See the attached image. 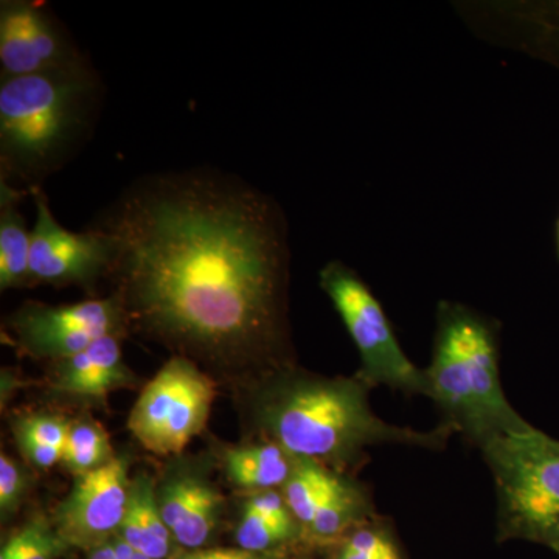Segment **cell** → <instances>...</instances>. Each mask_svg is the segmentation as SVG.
I'll return each mask as SVG.
<instances>
[{"mask_svg": "<svg viewBox=\"0 0 559 559\" xmlns=\"http://www.w3.org/2000/svg\"><path fill=\"white\" fill-rule=\"evenodd\" d=\"M131 559H151V558L145 557V555H140V554H138V551H134V554H132Z\"/></svg>", "mask_w": 559, "mask_h": 559, "instance_id": "cell-26", "label": "cell"}, {"mask_svg": "<svg viewBox=\"0 0 559 559\" xmlns=\"http://www.w3.org/2000/svg\"><path fill=\"white\" fill-rule=\"evenodd\" d=\"M127 312L119 297L69 305L28 301L9 318L17 344L36 358L61 360L109 334H123Z\"/></svg>", "mask_w": 559, "mask_h": 559, "instance_id": "cell-7", "label": "cell"}, {"mask_svg": "<svg viewBox=\"0 0 559 559\" xmlns=\"http://www.w3.org/2000/svg\"><path fill=\"white\" fill-rule=\"evenodd\" d=\"M105 100L91 60L0 80V182L31 193L90 142Z\"/></svg>", "mask_w": 559, "mask_h": 559, "instance_id": "cell-3", "label": "cell"}, {"mask_svg": "<svg viewBox=\"0 0 559 559\" xmlns=\"http://www.w3.org/2000/svg\"><path fill=\"white\" fill-rule=\"evenodd\" d=\"M134 380L124 364L120 334H109L70 358L55 360L51 388L62 395L97 400L130 388Z\"/></svg>", "mask_w": 559, "mask_h": 559, "instance_id": "cell-12", "label": "cell"}, {"mask_svg": "<svg viewBox=\"0 0 559 559\" xmlns=\"http://www.w3.org/2000/svg\"><path fill=\"white\" fill-rule=\"evenodd\" d=\"M320 286L334 308L362 359L360 378L407 393L429 395L428 377L418 370L401 348L388 316L366 283L341 261L320 271Z\"/></svg>", "mask_w": 559, "mask_h": 559, "instance_id": "cell-6", "label": "cell"}, {"mask_svg": "<svg viewBox=\"0 0 559 559\" xmlns=\"http://www.w3.org/2000/svg\"><path fill=\"white\" fill-rule=\"evenodd\" d=\"M90 60L43 2L0 3V80L38 75Z\"/></svg>", "mask_w": 559, "mask_h": 559, "instance_id": "cell-9", "label": "cell"}, {"mask_svg": "<svg viewBox=\"0 0 559 559\" xmlns=\"http://www.w3.org/2000/svg\"><path fill=\"white\" fill-rule=\"evenodd\" d=\"M479 447L498 488L503 535L557 550L559 441L525 423L489 437Z\"/></svg>", "mask_w": 559, "mask_h": 559, "instance_id": "cell-4", "label": "cell"}, {"mask_svg": "<svg viewBox=\"0 0 559 559\" xmlns=\"http://www.w3.org/2000/svg\"><path fill=\"white\" fill-rule=\"evenodd\" d=\"M25 489H27V477L24 469L9 455L2 454L0 457V510L3 518L17 510Z\"/></svg>", "mask_w": 559, "mask_h": 559, "instance_id": "cell-23", "label": "cell"}, {"mask_svg": "<svg viewBox=\"0 0 559 559\" xmlns=\"http://www.w3.org/2000/svg\"><path fill=\"white\" fill-rule=\"evenodd\" d=\"M180 559H261L260 554L238 549H200L193 550Z\"/></svg>", "mask_w": 559, "mask_h": 559, "instance_id": "cell-24", "label": "cell"}, {"mask_svg": "<svg viewBox=\"0 0 559 559\" xmlns=\"http://www.w3.org/2000/svg\"><path fill=\"white\" fill-rule=\"evenodd\" d=\"M36 205L32 227L31 280L51 286H84L109 277L116 260V242L106 231L87 227L72 231L61 226L44 189L31 191Z\"/></svg>", "mask_w": 559, "mask_h": 559, "instance_id": "cell-8", "label": "cell"}, {"mask_svg": "<svg viewBox=\"0 0 559 559\" xmlns=\"http://www.w3.org/2000/svg\"><path fill=\"white\" fill-rule=\"evenodd\" d=\"M130 488L128 463L121 457L75 477L53 514V527L66 546L91 551L109 543L127 513Z\"/></svg>", "mask_w": 559, "mask_h": 559, "instance_id": "cell-10", "label": "cell"}, {"mask_svg": "<svg viewBox=\"0 0 559 559\" xmlns=\"http://www.w3.org/2000/svg\"><path fill=\"white\" fill-rule=\"evenodd\" d=\"M27 191L0 182V289L31 286L32 229L22 213Z\"/></svg>", "mask_w": 559, "mask_h": 559, "instance_id": "cell-14", "label": "cell"}, {"mask_svg": "<svg viewBox=\"0 0 559 559\" xmlns=\"http://www.w3.org/2000/svg\"><path fill=\"white\" fill-rule=\"evenodd\" d=\"M297 460L271 441L227 452L226 473L231 484L248 491L282 489L296 469Z\"/></svg>", "mask_w": 559, "mask_h": 559, "instance_id": "cell-15", "label": "cell"}, {"mask_svg": "<svg viewBox=\"0 0 559 559\" xmlns=\"http://www.w3.org/2000/svg\"><path fill=\"white\" fill-rule=\"evenodd\" d=\"M70 421L55 414H31L14 421L13 432L17 440H32L44 447L64 451Z\"/></svg>", "mask_w": 559, "mask_h": 559, "instance_id": "cell-21", "label": "cell"}, {"mask_svg": "<svg viewBox=\"0 0 559 559\" xmlns=\"http://www.w3.org/2000/svg\"><path fill=\"white\" fill-rule=\"evenodd\" d=\"M366 510L362 495L342 479L325 502L320 506L308 533L312 538L329 540L341 536L345 530L353 527L360 514Z\"/></svg>", "mask_w": 559, "mask_h": 559, "instance_id": "cell-18", "label": "cell"}, {"mask_svg": "<svg viewBox=\"0 0 559 559\" xmlns=\"http://www.w3.org/2000/svg\"><path fill=\"white\" fill-rule=\"evenodd\" d=\"M555 551H557V554L559 555V547H558V549H557V550H555Z\"/></svg>", "mask_w": 559, "mask_h": 559, "instance_id": "cell-27", "label": "cell"}, {"mask_svg": "<svg viewBox=\"0 0 559 559\" xmlns=\"http://www.w3.org/2000/svg\"><path fill=\"white\" fill-rule=\"evenodd\" d=\"M112 447L106 430L92 418L70 421L68 441L61 463L75 477L108 465L114 460Z\"/></svg>", "mask_w": 559, "mask_h": 559, "instance_id": "cell-17", "label": "cell"}, {"mask_svg": "<svg viewBox=\"0 0 559 559\" xmlns=\"http://www.w3.org/2000/svg\"><path fill=\"white\" fill-rule=\"evenodd\" d=\"M162 520L173 539L189 550H200L215 532L223 498L207 481L194 476H176L157 489Z\"/></svg>", "mask_w": 559, "mask_h": 559, "instance_id": "cell-11", "label": "cell"}, {"mask_svg": "<svg viewBox=\"0 0 559 559\" xmlns=\"http://www.w3.org/2000/svg\"><path fill=\"white\" fill-rule=\"evenodd\" d=\"M337 559H401V557L388 533L366 527L349 535Z\"/></svg>", "mask_w": 559, "mask_h": 559, "instance_id": "cell-22", "label": "cell"}, {"mask_svg": "<svg viewBox=\"0 0 559 559\" xmlns=\"http://www.w3.org/2000/svg\"><path fill=\"white\" fill-rule=\"evenodd\" d=\"M297 533H299V528L282 527V525L266 520L263 514L245 507L240 524L237 527V543L242 550L263 554V551L274 549L280 544L293 539Z\"/></svg>", "mask_w": 559, "mask_h": 559, "instance_id": "cell-20", "label": "cell"}, {"mask_svg": "<svg viewBox=\"0 0 559 559\" xmlns=\"http://www.w3.org/2000/svg\"><path fill=\"white\" fill-rule=\"evenodd\" d=\"M87 559H117L116 546H114V538L109 543L103 544L97 549L90 551Z\"/></svg>", "mask_w": 559, "mask_h": 559, "instance_id": "cell-25", "label": "cell"}, {"mask_svg": "<svg viewBox=\"0 0 559 559\" xmlns=\"http://www.w3.org/2000/svg\"><path fill=\"white\" fill-rule=\"evenodd\" d=\"M91 227L116 242L109 278L143 333L224 367L278 347L288 241L270 194L213 168L151 173Z\"/></svg>", "mask_w": 559, "mask_h": 559, "instance_id": "cell-1", "label": "cell"}, {"mask_svg": "<svg viewBox=\"0 0 559 559\" xmlns=\"http://www.w3.org/2000/svg\"><path fill=\"white\" fill-rule=\"evenodd\" d=\"M215 382L186 356L165 364L142 390L128 428L153 454H180L207 425Z\"/></svg>", "mask_w": 559, "mask_h": 559, "instance_id": "cell-5", "label": "cell"}, {"mask_svg": "<svg viewBox=\"0 0 559 559\" xmlns=\"http://www.w3.org/2000/svg\"><path fill=\"white\" fill-rule=\"evenodd\" d=\"M341 480L334 471L312 460H297L296 469L282 488V495L288 503L290 513L301 527H310L320 506L325 502Z\"/></svg>", "mask_w": 559, "mask_h": 559, "instance_id": "cell-16", "label": "cell"}, {"mask_svg": "<svg viewBox=\"0 0 559 559\" xmlns=\"http://www.w3.org/2000/svg\"><path fill=\"white\" fill-rule=\"evenodd\" d=\"M64 547L53 524L36 518L5 544L0 559H53Z\"/></svg>", "mask_w": 559, "mask_h": 559, "instance_id": "cell-19", "label": "cell"}, {"mask_svg": "<svg viewBox=\"0 0 559 559\" xmlns=\"http://www.w3.org/2000/svg\"><path fill=\"white\" fill-rule=\"evenodd\" d=\"M369 382L289 374L261 393L255 417L261 429L293 457L342 468L373 444L436 448L452 426L418 432L389 425L371 411Z\"/></svg>", "mask_w": 559, "mask_h": 559, "instance_id": "cell-2", "label": "cell"}, {"mask_svg": "<svg viewBox=\"0 0 559 559\" xmlns=\"http://www.w3.org/2000/svg\"><path fill=\"white\" fill-rule=\"evenodd\" d=\"M117 536L132 550L151 559L170 557L175 539L162 520L157 489L146 474L131 480L127 513Z\"/></svg>", "mask_w": 559, "mask_h": 559, "instance_id": "cell-13", "label": "cell"}]
</instances>
